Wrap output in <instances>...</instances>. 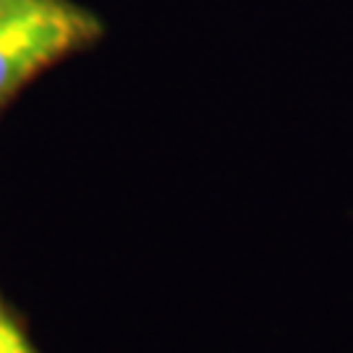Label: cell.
I'll return each mask as SVG.
<instances>
[{"instance_id":"cell-3","label":"cell","mask_w":353,"mask_h":353,"mask_svg":"<svg viewBox=\"0 0 353 353\" xmlns=\"http://www.w3.org/2000/svg\"><path fill=\"white\" fill-rule=\"evenodd\" d=\"M0 3H3V0H0Z\"/></svg>"},{"instance_id":"cell-2","label":"cell","mask_w":353,"mask_h":353,"mask_svg":"<svg viewBox=\"0 0 353 353\" xmlns=\"http://www.w3.org/2000/svg\"><path fill=\"white\" fill-rule=\"evenodd\" d=\"M0 353H42L29 332L26 316L0 293Z\"/></svg>"},{"instance_id":"cell-1","label":"cell","mask_w":353,"mask_h":353,"mask_svg":"<svg viewBox=\"0 0 353 353\" xmlns=\"http://www.w3.org/2000/svg\"><path fill=\"white\" fill-rule=\"evenodd\" d=\"M100 16L76 0L0 3V118L42 74L94 48Z\"/></svg>"}]
</instances>
